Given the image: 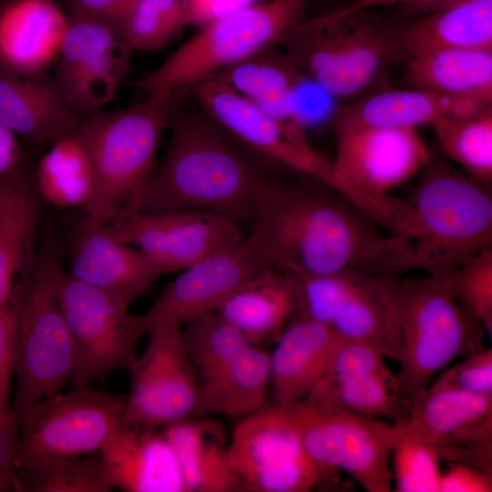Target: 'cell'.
I'll use <instances>...</instances> for the list:
<instances>
[{
	"label": "cell",
	"instance_id": "d6a6232c",
	"mask_svg": "<svg viewBox=\"0 0 492 492\" xmlns=\"http://www.w3.org/2000/svg\"><path fill=\"white\" fill-rule=\"evenodd\" d=\"M394 277L357 274L331 323L339 336L368 342L390 357V290Z\"/></svg>",
	"mask_w": 492,
	"mask_h": 492
},
{
	"label": "cell",
	"instance_id": "8d00e7d4",
	"mask_svg": "<svg viewBox=\"0 0 492 492\" xmlns=\"http://www.w3.org/2000/svg\"><path fill=\"white\" fill-rule=\"evenodd\" d=\"M303 400L367 417L386 416L394 421L403 417L408 407L396 375L388 368L331 389L314 390Z\"/></svg>",
	"mask_w": 492,
	"mask_h": 492
},
{
	"label": "cell",
	"instance_id": "1f68e13d",
	"mask_svg": "<svg viewBox=\"0 0 492 492\" xmlns=\"http://www.w3.org/2000/svg\"><path fill=\"white\" fill-rule=\"evenodd\" d=\"M271 385L270 354L248 344L220 377L200 392L195 417L221 414L244 417L262 409Z\"/></svg>",
	"mask_w": 492,
	"mask_h": 492
},
{
	"label": "cell",
	"instance_id": "44dd1931",
	"mask_svg": "<svg viewBox=\"0 0 492 492\" xmlns=\"http://www.w3.org/2000/svg\"><path fill=\"white\" fill-rule=\"evenodd\" d=\"M489 110L492 101L410 87L385 88L340 107L333 115L332 124L333 128L368 126L416 129Z\"/></svg>",
	"mask_w": 492,
	"mask_h": 492
},
{
	"label": "cell",
	"instance_id": "bcb514c9",
	"mask_svg": "<svg viewBox=\"0 0 492 492\" xmlns=\"http://www.w3.org/2000/svg\"><path fill=\"white\" fill-rule=\"evenodd\" d=\"M261 0H187V26L208 23Z\"/></svg>",
	"mask_w": 492,
	"mask_h": 492
},
{
	"label": "cell",
	"instance_id": "4dcf8cb0",
	"mask_svg": "<svg viewBox=\"0 0 492 492\" xmlns=\"http://www.w3.org/2000/svg\"><path fill=\"white\" fill-rule=\"evenodd\" d=\"M38 197L18 171L0 178V309L9 305L17 276L32 262Z\"/></svg>",
	"mask_w": 492,
	"mask_h": 492
},
{
	"label": "cell",
	"instance_id": "f1b7e54d",
	"mask_svg": "<svg viewBox=\"0 0 492 492\" xmlns=\"http://www.w3.org/2000/svg\"><path fill=\"white\" fill-rule=\"evenodd\" d=\"M273 118L301 122L298 89L306 79L279 44L270 45L215 75ZM214 77V76H213Z\"/></svg>",
	"mask_w": 492,
	"mask_h": 492
},
{
	"label": "cell",
	"instance_id": "681fc988",
	"mask_svg": "<svg viewBox=\"0 0 492 492\" xmlns=\"http://www.w3.org/2000/svg\"><path fill=\"white\" fill-rule=\"evenodd\" d=\"M20 159L16 135L0 124V178L17 172Z\"/></svg>",
	"mask_w": 492,
	"mask_h": 492
},
{
	"label": "cell",
	"instance_id": "4316f807",
	"mask_svg": "<svg viewBox=\"0 0 492 492\" xmlns=\"http://www.w3.org/2000/svg\"><path fill=\"white\" fill-rule=\"evenodd\" d=\"M399 44L404 61L438 48L492 49V0H450L431 10L405 14Z\"/></svg>",
	"mask_w": 492,
	"mask_h": 492
},
{
	"label": "cell",
	"instance_id": "d4e9b609",
	"mask_svg": "<svg viewBox=\"0 0 492 492\" xmlns=\"http://www.w3.org/2000/svg\"><path fill=\"white\" fill-rule=\"evenodd\" d=\"M83 118L66 104L51 77L0 69V124L37 144L77 133Z\"/></svg>",
	"mask_w": 492,
	"mask_h": 492
},
{
	"label": "cell",
	"instance_id": "484cf974",
	"mask_svg": "<svg viewBox=\"0 0 492 492\" xmlns=\"http://www.w3.org/2000/svg\"><path fill=\"white\" fill-rule=\"evenodd\" d=\"M298 278L268 268L242 285L217 310L249 344L261 347L279 339L294 313Z\"/></svg>",
	"mask_w": 492,
	"mask_h": 492
},
{
	"label": "cell",
	"instance_id": "9c48e42d",
	"mask_svg": "<svg viewBox=\"0 0 492 492\" xmlns=\"http://www.w3.org/2000/svg\"><path fill=\"white\" fill-rule=\"evenodd\" d=\"M305 8L306 0L259 1L205 23L135 85L154 101L185 95L190 86L278 43L303 20Z\"/></svg>",
	"mask_w": 492,
	"mask_h": 492
},
{
	"label": "cell",
	"instance_id": "5bb4252c",
	"mask_svg": "<svg viewBox=\"0 0 492 492\" xmlns=\"http://www.w3.org/2000/svg\"><path fill=\"white\" fill-rule=\"evenodd\" d=\"M56 290L74 346L73 386L87 387L108 372L129 368L143 336L138 315L111 295L78 281L62 265Z\"/></svg>",
	"mask_w": 492,
	"mask_h": 492
},
{
	"label": "cell",
	"instance_id": "f6af8a7d",
	"mask_svg": "<svg viewBox=\"0 0 492 492\" xmlns=\"http://www.w3.org/2000/svg\"><path fill=\"white\" fill-rule=\"evenodd\" d=\"M442 473L439 492H488L492 490L491 474L470 466L448 463Z\"/></svg>",
	"mask_w": 492,
	"mask_h": 492
},
{
	"label": "cell",
	"instance_id": "5b68a950",
	"mask_svg": "<svg viewBox=\"0 0 492 492\" xmlns=\"http://www.w3.org/2000/svg\"><path fill=\"white\" fill-rule=\"evenodd\" d=\"M407 201L406 241L414 271L446 279L492 248L491 184L472 179L444 158L432 155Z\"/></svg>",
	"mask_w": 492,
	"mask_h": 492
},
{
	"label": "cell",
	"instance_id": "836d02e7",
	"mask_svg": "<svg viewBox=\"0 0 492 492\" xmlns=\"http://www.w3.org/2000/svg\"><path fill=\"white\" fill-rule=\"evenodd\" d=\"M93 189L90 159L77 134L50 144L36 170L38 195L56 208L84 210Z\"/></svg>",
	"mask_w": 492,
	"mask_h": 492
},
{
	"label": "cell",
	"instance_id": "7bdbcfd3",
	"mask_svg": "<svg viewBox=\"0 0 492 492\" xmlns=\"http://www.w3.org/2000/svg\"><path fill=\"white\" fill-rule=\"evenodd\" d=\"M14 315L9 305L0 309V440L15 451L17 426L11 415L10 384L15 374Z\"/></svg>",
	"mask_w": 492,
	"mask_h": 492
},
{
	"label": "cell",
	"instance_id": "ffe728a7",
	"mask_svg": "<svg viewBox=\"0 0 492 492\" xmlns=\"http://www.w3.org/2000/svg\"><path fill=\"white\" fill-rule=\"evenodd\" d=\"M68 272L128 307L146 295L162 276L138 249L118 239L108 226L83 219L73 237Z\"/></svg>",
	"mask_w": 492,
	"mask_h": 492
},
{
	"label": "cell",
	"instance_id": "3957f363",
	"mask_svg": "<svg viewBox=\"0 0 492 492\" xmlns=\"http://www.w3.org/2000/svg\"><path fill=\"white\" fill-rule=\"evenodd\" d=\"M403 15L383 8L336 10L302 21L278 42L295 68L328 95L364 96L391 66L404 62Z\"/></svg>",
	"mask_w": 492,
	"mask_h": 492
},
{
	"label": "cell",
	"instance_id": "60d3db41",
	"mask_svg": "<svg viewBox=\"0 0 492 492\" xmlns=\"http://www.w3.org/2000/svg\"><path fill=\"white\" fill-rule=\"evenodd\" d=\"M393 446V478L399 492H439L440 459L433 448L400 436Z\"/></svg>",
	"mask_w": 492,
	"mask_h": 492
},
{
	"label": "cell",
	"instance_id": "ee69618b",
	"mask_svg": "<svg viewBox=\"0 0 492 492\" xmlns=\"http://www.w3.org/2000/svg\"><path fill=\"white\" fill-rule=\"evenodd\" d=\"M429 385L492 395V349L482 348L439 374Z\"/></svg>",
	"mask_w": 492,
	"mask_h": 492
},
{
	"label": "cell",
	"instance_id": "ba28073f",
	"mask_svg": "<svg viewBox=\"0 0 492 492\" xmlns=\"http://www.w3.org/2000/svg\"><path fill=\"white\" fill-rule=\"evenodd\" d=\"M333 131L332 188L387 234L405 240L408 201L391 192L420 173L432 157L417 130L364 126Z\"/></svg>",
	"mask_w": 492,
	"mask_h": 492
},
{
	"label": "cell",
	"instance_id": "e0dca14e",
	"mask_svg": "<svg viewBox=\"0 0 492 492\" xmlns=\"http://www.w3.org/2000/svg\"><path fill=\"white\" fill-rule=\"evenodd\" d=\"M148 334L143 353L128 368L130 391L122 424L155 429L195 417L200 384L184 346L180 325L165 323Z\"/></svg>",
	"mask_w": 492,
	"mask_h": 492
},
{
	"label": "cell",
	"instance_id": "6da1fadb",
	"mask_svg": "<svg viewBox=\"0 0 492 492\" xmlns=\"http://www.w3.org/2000/svg\"><path fill=\"white\" fill-rule=\"evenodd\" d=\"M249 234L269 265L296 277L358 271L399 276L413 271L409 242L377 225L333 188L307 179L261 182Z\"/></svg>",
	"mask_w": 492,
	"mask_h": 492
},
{
	"label": "cell",
	"instance_id": "b9f144b4",
	"mask_svg": "<svg viewBox=\"0 0 492 492\" xmlns=\"http://www.w3.org/2000/svg\"><path fill=\"white\" fill-rule=\"evenodd\" d=\"M384 357L377 346L368 342L340 336L328 366L313 391L331 389L384 371L387 369Z\"/></svg>",
	"mask_w": 492,
	"mask_h": 492
},
{
	"label": "cell",
	"instance_id": "7a4b0ae2",
	"mask_svg": "<svg viewBox=\"0 0 492 492\" xmlns=\"http://www.w3.org/2000/svg\"><path fill=\"white\" fill-rule=\"evenodd\" d=\"M177 109L141 210L209 212L250 220L267 169L200 110Z\"/></svg>",
	"mask_w": 492,
	"mask_h": 492
},
{
	"label": "cell",
	"instance_id": "f546056e",
	"mask_svg": "<svg viewBox=\"0 0 492 492\" xmlns=\"http://www.w3.org/2000/svg\"><path fill=\"white\" fill-rule=\"evenodd\" d=\"M404 62L406 87L492 101V49H432Z\"/></svg>",
	"mask_w": 492,
	"mask_h": 492
},
{
	"label": "cell",
	"instance_id": "f35d334b",
	"mask_svg": "<svg viewBox=\"0 0 492 492\" xmlns=\"http://www.w3.org/2000/svg\"><path fill=\"white\" fill-rule=\"evenodd\" d=\"M187 26V0H135L119 24L131 50L168 45Z\"/></svg>",
	"mask_w": 492,
	"mask_h": 492
},
{
	"label": "cell",
	"instance_id": "d590c367",
	"mask_svg": "<svg viewBox=\"0 0 492 492\" xmlns=\"http://www.w3.org/2000/svg\"><path fill=\"white\" fill-rule=\"evenodd\" d=\"M11 488L24 492H108L98 453L37 461L13 470Z\"/></svg>",
	"mask_w": 492,
	"mask_h": 492
},
{
	"label": "cell",
	"instance_id": "ac0fdd59",
	"mask_svg": "<svg viewBox=\"0 0 492 492\" xmlns=\"http://www.w3.org/2000/svg\"><path fill=\"white\" fill-rule=\"evenodd\" d=\"M272 268L248 233L198 261L169 282L152 305L138 315L142 335L165 324L181 325L220 306L246 282Z\"/></svg>",
	"mask_w": 492,
	"mask_h": 492
},
{
	"label": "cell",
	"instance_id": "ab89813d",
	"mask_svg": "<svg viewBox=\"0 0 492 492\" xmlns=\"http://www.w3.org/2000/svg\"><path fill=\"white\" fill-rule=\"evenodd\" d=\"M445 280L459 304L491 338L492 248L466 261Z\"/></svg>",
	"mask_w": 492,
	"mask_h": 492
},
{
	"label": "cell",
	"instance_id": "52a82bcc",
	"mask_svg": "<svg viewBox=\"0 0 492 492\" xmlns=\"http://www.w3.org/2000/svg\"><path fill=\"white\" fill-rule=\"evenodd\" d=\"M61 265L57 244L46 238L14 287L10 306L15 391L11 415L15 425L32 405L60 393L72 379L74 346L56 290Z\"/></svg>",
	"mask_w": 492,
	"mask_h": 492
},
{
	"label": "cell",
	"instance_id": "30bf717a",
	"mask_svg": "<svg viewBox=\"0 0 492 492\" xmlns=\"http://www.w3.org/2000/svg\"><path fill=\"white\" fill-rule=\"evenodd\" d=\"M230 139L260 161L332 188V164L310 143L306 125L280 121L211 77L185 90Z\"/></svg>",
	"mask_w": 492,
	"mask_h": 492
},
{
	"label": "cell",
	"instance_id": "4fadbf2b",
	"mask_svg": "<svg viewBox=\"0 0 492 492\" xmlns=\"http://www.w3.org/2000/svg\"><path fill=\"white\" fill-rule=\"evenodd\" d=\"M228 454L243 491L308 492L336 473L310 457L287 411L276 404L241 417Z\"/></svg>",
	"mask_w": 492,
	"mask_h": 492
},
{
	"label": "cell",
	"instance_id": "c3c4849f",
	"mask_svg": "<svg viewBox=\"0 0 492 492\" xmlns=\"http://www.w3.org/2000/svg\"><path fill=\"white\" fill-rule=\"evenodd\" d=\"M450 0H353L350 4L336 9L340 13H348L360 9L386 8L402 6L405 14H416L434 9Z\"/></svg>",
	"mask_w": 492,
	"mask_h": 492
},
{
	"label": "cell",
	"instance_id": "7dc6e473",
	"mask_svg": "<svg viewBox=\"0 0 492 492\" xmlns=\"http://www.w3.org/2000/svg\"><path fill=\"white\" fill-rule=\"evenodd\" d=\"M74 10L118 25L135 0H72Z\"/></svg>",
	"mask_w": 492,
	"mask_h": 492
},
{
	"label": "cell",
	"instance_id": "8992f818",
	"mask_svg": "<svg viewBox=\"0 0 492 492\" xmlns=\"http://www.w3.org/2000/svg\"><path fill=\"white\" fill-rule=\"evenodd\" d=\"M485 331L459 304L445 279L395 276L390 290V358L408 404L457 356L482 348Z\"/></svg>",
	"mask_w": 492,
	"mask_h": 492
},
{
	"label": "cell",
	"instance_id": "9a60e30c",
	"mask_svg": "<svg viewBox=\"0 0 492 492\" xmlns=\"http://www.w3.org/2000/svg\"><path fill=\"white\" fill-rule=\"evenodd\" d=\"M131 51L118 25L74 10L51 78L68 108L90 118L114 98L129 70Z\"/></svg>",
	"mask_w": 492,
	"mask_h": 492
},
{
	"label": "cell",
	"instance_id": "cb8c5ba5",
	"mask_svg": "<svg viewBox=\"0 0 492 492\" xmlns=\"http://www.w3.org/2000/svg\"><path fill=\"white\" fill-rule=\"evenodd\" d=\"M340 336L329 325L292 314L270 354L276 405L300 402L322 379Z\"/></svg>",
	"mask_w": 492,
	"mask_h": 492
},
{
	"label": "cell",
	"instance_id": "8fae6325",
	"mask_svg": "<svg viewBox=\"0 0 492 492\" xmlns=\"http://www.w3.org/2000/svg\"><path fill=\"white\" fill-rule=\"evenodd\" d=\"M282 406L316 464L346 473L368 492L390 491L394 425L306 400Z\"/></svg>",
	"mask_w": 492,
	"mask_h": 492
},
{
	"label": "cell",
	"instance_id": "d6986e66",
	"mask_svg": "<svg viewBox=\"0 0 492 492\" xmlns=\"http://www.w3.org/2000/svg\"><path fill=\"white\" fill-rule=\"evenodd\" d=\"M108 227L162 275L181 272L245 236L238 220L209 212L139 210Z\"/></svg>",
	"mask_w": 492,
	"mask_h": 492
},
{
	"label": "cell",
	"instance_id": "277c9868",
	"mask_svg": "<svg viewBox=\"0 0 492 492\" xmlns=\"http://www.w3.org/2000/svg\"><path fill=\"white\" fill-rule=\"evenodd\" d=\"M182 99L146 98L83 120L77 134L88 154L94 180L92 197L84 208L87 221L110 226L141 210L163 130Z\"/></svg>",
	"mask_w": 492,
	"mask_h": 492
},
{
	"label": "cell",
	"instance_id": "f907efd6",
	"mask_svg": "<svg viewBox=\"0 0 492 492\" xmlns=\"http://www.w3.org/2000/svg\"><path fill=\"white\" fill-rule=\"evenodd\" d=\"M15 452L0 440V489L11 488Z\"/></svg>",
	"mask_w": 492,
	"mask_h": 492
},
{
	"label": "cell",
	"instance_id": "7402d4cb",
	"mask_svg": "<svg viewBox=\"0 0 492 492\" xmlns=\"http://www.w3.org/2000/svg\"><path fill=\"white\" fill-rule=\"evenodd\" d=\"M98 455L111 489L187 492L173 449L162 432L121 424Z\"/></svg>",
	"mask_w": 492,
	"mask_h": 492
},
{
	"label": "cell",
	"instance_id": "2e32d148",
	"mask_svg": "<svg viewBox=\"0 0 492 492\" xmlns=\"http://www.w3.org/2000/svg\"><path fill=\"white\" fill-rule=\"evenodd\" d=\"M394 422L398 435L430 446L441 461L491 474V395L428 385Z\"/></svg>",
	"mask_w": 492,
	"mask_h": 492
},
{
	"label": "cell",
	"instance_id": "74e56055",
	"mask_svg": "<svg viewBox=\"0 0 492 492\" xmlns=\"http://www.w3.org/2000/svg\"><path fill=\"white\" fill-rule=\"evenodd\" d=\"M431 128L448 159L472 179L491 184L492 110L445 119Z\"/></svg>",
	"mask_w": 492,
	"mask_h": 492
},
{
	"label": "cell",
	"instance_id": "83f0119b",
	"mask_svg": "<svg viewBox=\"0 0 492 492\" xmlns=\"http://www.w3.org/2000/svg\"><path fill=\"white\" fill-rule=\"evenodd\" d=\"M187 492H241L229 460L222 425L211 419L190 417L165 426Z\"/></svg>",
	"mask_w": 492,
	"mask_h": 492
},
{
	"label": "cell",
	"instance_id": "e575fe53",
	"mask_svg": "<svg viewBox=\"0 0 492 492\" xmlns=\"http://www.w3.org/2000/svg\"><path fill=\"white\" fill-rule=\"evenodd\" d=\"M182 337L199 380L200 394L211 386L249 344L239 331L216 313L187 323Z\"/></svg>",
	"mask_w": 492,
	"mask_h": 492
},
{
	"label": "cell",
	"instance_id": "7c38bea8",
	"mask_svg": "<svg viewBox=\"0 0 492 492\" xmlns=\"http://www.w3.org/2000/svg\"><path fill=\"white\" fill-rule=\"evenodd\" d=\"M126 399L74 387L32 405L17 422L14 468L98 453L122 424Z\"/></svg>",
	"mask_w": 492,
	"mask_h": 492
},
{
	"label": "cell",
	"instance_id": "603a6c76",
	"mask_svg": "<svg viewBox=\"0 0 492 492\" xmlns=\"http://www.w3.org/2000/svg\"><path fill=\"white\" fill-rule=\"evenodd\" d=\"M52 0H4L0 5V69L37 76L56 59L67 27Z\"/></svg>",
	"mask_w": 492,
	"mask_h": 492
}]
</instances>
